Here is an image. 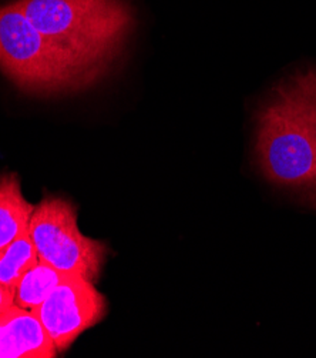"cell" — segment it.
I'll use <instances>...</instances> for the list:
<instances>
[{
	"mask_svg": "<svg viewBox=\"0 0 316 358\" xmlns=\"http://www.w3.org/2000/svg\"><path fill=\"white\" fill-rule=\"evenodd\" d=\"M254 122L255 162L265 180L316 208V137L303 70L268 93Z\"/></svg>",
	"mask_w": 316,
	"mask_h": 358,
	"instance_id": "obj_1",
	"label": "cell"
},
{
	"mask_svg": "<svg viewBox=\"0 0 316 358\" xmlns=\"http://www.w3.org/2000/svg\"><path fill=\"white\" fill-rule=\"evenodd\" d=\"M54 48L77 57L103 78L123 55L135 26L127 0H15Z\"/></svg>",
	"mask_w": 316,
	"mask_h": 358,
	"instance_id": "obj_2",
	"label": "cell"
},
{
	"mask_svg": "<svg viewBox=\"0 0 316 358\" xmlns=\"http://www.w3.org/2000/svg\"><path fill=\"white\" fill-rule=\"evenodd\" d=\"M0 70L17 89L40 97L82 92L103 79L73 55L52 46L16 2L0 6Z\"/></svg>",
	"mask_w": 316,
	"mask_h": 358,
	"instance_id": "obj_3",
	"label": "cell"
},
{
	"mask_svg": "<svg viewBox=\"0 0 316 358\" xmlns=\"http://www.w3.org/2000/svg\"><path fill=\"white\" fill-rule=\"evenodd\" d=\"M29 233L39 260L61 274L98 281L109 248L103 241L86 237L77 224L76 206L63 197L47 196L34 207Z\"/></svg>",
	"mask_w": 316,
	"mask_h": 358,
	"instance_id": "obj_4",
	"label": "cell"
},
{
	"mask_svg": "<svg viewBox=\"0 0 316 358\" xmlns=\"http://www.w3.org/2000/svg\"><path fill=\"white\" fill-rule=\"evenodd\" d=\"M57 352L66 351L86 330L107 314V300L94 282L73 274H64L50 296L33 310Z\"/></svg>",
	"mask_w": 316,
	"mask_h": 358,
	"instance_id": "obj_5",
	"label": "cell"
},
{
	"mask_svg": "<svg viewBox=\"0 0 316 358\" xmlns=\"http://www.w3.org/2000/svg\"><path fill=\"white\" fill-rule=\"evenodd\" d=\"M57 354L33 311L16 304L0 311V358H54Z\"/></svg>",
	"mask_w": 316,
	"mask_h": 358,
	"instance_id": "obj_6",
	"label": "cell"
},
{
	"mask_svg": "<svg viewBox=\"0 0 316 358\" xmlns=\"http://www.w3.org/2000/svg\"><path fill=\"white\" fill-rule=\"evenodd\" d=\"M34 207L24 199L16 173L0 176V250L29 230Z\"/></svg>",
	"mask_w": 316,
	"mask_h": 358,
	"instance_id": "obj_7",
	"label": "cell"
},
{
	"mask_svg": "<svg viewBox=\"0 0 316 358\" xmlns=\"http://www.w3.org/2000/svg\"><path fill=\"white\" fill-rule=\"evenodd\" d=\"M64 274L45 262L31 267L17 282L15 289V304L20 308L36 310L54 290Z\"/></svg>",
	"mask_w": 316,
	"mask_h": 358,
	"instance_id": "obj_8",
	"label": "cell"
},
{
	"mask_svg": "<svg viewBox=\"0 0 316 358\" xmlns=\"http://www.w3.org/2000/svg\"><path fill=\"white\" fill-rule=\"evenodd\" d=\"M29 230L0 250V284L15 290L20 278L39 263Z\"/></svg>",
	"mask_w": 316,
	"mask_h": 358,
	"instance_id": "obj_9",
	"label": "cell"
},
{
	"mask_svg": "<svg viewBox=\"0 0 316 358\" xmlns=\"http://www.w3.org/2000/svg\"><path fill=\"white\" fill-rule=\"evenodd\" d=\"M303 76L310 99L312 106V116H313V126H315V137H316V69L308 67L303 70Z\"/></svg>",
	"mask_w": 316,
	"mask_h": 358,
	"instance_id": "obj_10",
	"label": "cell"
},
{
	"mask_svg": "<svg viewBox=\"0 0 316 358\" xmlns=\"http://www.w3.org/2000/svg\"><path fill=\"white\" fill-rule=\"evenodd\" d=\"M15 304V290L0 284V311Z\"/></svg>",
	"mask_w": 316,
	"mask_h": 358,
	"instance_id": "obj_11",
	"label": "cell"
}]
</instances>
